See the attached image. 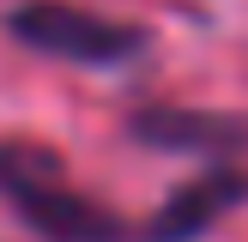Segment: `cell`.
<instances>
[{"label":"cell","instance_id":"obj_2","mask_svg":"<svg viewBox=\"0 0 248 242\" xmlns=\"http://www.w3.org/2000/svg\"><path fill=\"white\" fill-rule=\"evenodd\" d=\"M6 36L67 67H127L133 55H145L140 24L73 6V0H18L6 12Z\"/></svg>","mask_w":248,"mask_h":242},{"label":"cell","instance_id":"obj_1","mask_svg":"<svg viewBox=\"0 0 248 242\" xmlns=\"http://www.w3.org/2000/svg\"><path fill=\"white\" fill-rule=\"evenodd\" d=\"M0 200L43 242H140L121 212L73 188L61 157L36 139H0Z\"/></svg>","mask_w":248,"mask_h":242},{"label":"cell","instance_id":"obj_3","mask_svg":"<svg viewBox=\"0 0 248 242\" xmlns=\"http://www.w3.org/2000/svg\"><path fill=\"white\" fill-rule=\"evenodd\" d=\"M242 200H248V169L218 164V169H206V176L182 182V188L140 224V242H200L206 230H212L218 218H230Z\"/></svg>","mask_w":248,"mask_h":242},{"label":"cell","instance_id":"obj_4","mask_svg":"<svg viewBox=\"0 0 248 242\" xmlns=\"http://www.w3.org/2000/svg\"><path fill=\"white\" fill-rule=\"evenodd\" d=\"M127 127L157 151H206L218 164L248 151V115H218V109H133Z\"/></svg>","mask_w":248,"mask_h":242}]
</instances>
